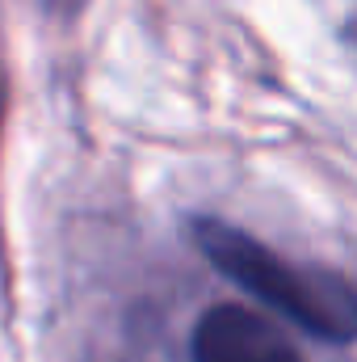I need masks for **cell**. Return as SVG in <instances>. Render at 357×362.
<instances>
[{"mask_svg": "<svg viewBox=\"0 0 357 362\" xmlns=\"http://www.w3.org/2000/svg\"><path fill=\"white\" fill-rule=\"evenodd\" d=\"M193 240L214 270L257 295V303H265L269 312L294 320L303 333L337 346L357 341V291L349 278L286 262L257 236L223 219H193Z\"/></svg>", "mask_w": 357, "mask_h": 362, "instance_id": "6da1fadb", "label": "cell"}, {"mask_svg": "<svg viewBox=\"0 0 357 362\" xmlns=\"http://www.w3.org/2000/svg\"><path fill=\"white\" fill-rule=\"evenodd\" d=\"M193 362H303L290 337L253 308L219 303L210 308L189 341Z\"/></svg>", "mask_w": 357, "mask_h": 362, "instance_id": "7a4b0ae2", "label": "cell"}]
</instances>
